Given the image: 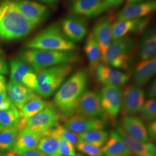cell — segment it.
Wrapping results in <instances>:
<instances>
[{"label":"cell","mask_w":156,"mask_h":156,"mask_svg":"<svg viewBox=\"0 0 156 156\" xmlns=\"http://www.w3.org/2000/svg\"><path fill=\"white\" fill-rule=\"evenodd\" d=\"M88 79L86 69L79 70L57 90L53 104L60 113L62 121L65 122L76 113L79 101L86 90Z\"/></svg>","instance_id":"6da1fadb"},{"label":"cell","mask_w":156,"mask_h":156,"mask_svg":"<svg viewBox=\"0 0 156 156\" xmlns=\"http://www.w3.org/2000/svg\"><path fill=\"white\" fill-rule=\"evenodd\" d=\"M37 27L17 9L14 0H4L0 4V39H23Z\"/></svg>","instance_id":"7a4b0ae2"},{"label":"cell","mask_w":156,"mask_h":156,"mask_svg":"<svg viewBox=\"0 0 156 156\" xmlns=\"http://www.w3.org/2000/svg\"><path fill=\"white\" fill-rule=\"evenodd\" d=\"M20 58L29 64L36 73L60 64H72L79 60L75 51H53L27 49L23 51Z\"/></svg>","instance_id":"3957f363"},{"label":"cell","mask_w":156,"mask_h":156,"mask_svg":"<svg viewBox=\"0 0 156 156\" xmlns=\"http://www.w3.org/2000/svg\"><path fill=\"white\" fill-rule=\"evenodd\" d=\"M27 49L53 51H75L77 46L62 31L61 26L51 24L26 43Z\"/></svg>","instance_id":"277c9868"},{"label":"cell","mask_w":156,"mask_h":156,"mask_svg":"<svg viewBox=\"0 0 156 156\" xmlns=\"http://www.w3.org/2000/svg\"><path fill=\"white\" fill-rule=\"evenodd\" d=\"M71 64H60L48 68L37 73V86L35 93L42 98L51 97L65 82L73 70Z\"/></svg>","instance_id":"5b68a950"},{"label":"cell","mask_w":156,"mask_h":156,"mask_svg":"<svg viewBox=\"0 0 156 156\" xmlns=\"http://www.w3.org/2000/svg\"><path fill=\"white\" fill-rule=\"evenodd\" d=\"M135 42L129 37H123L112 42L106 52L104 64L116 69L128 71L134 58Z\"/></svg>","instance_id":"8992f818"},{"label":"cell","mask_w":156,"mask_h":156,"mask_svg":"<svg viewBox=\"0 0 156 156\" xmlns=\"http://www.w3.org/2000/svg\"><path fill=\"white\" fill-rule=\"evenodd\" d=\"M61 121L62 116L59 112L53 103H48L43 110L26 121L25 128L44 136L50 134Z\"/></svg>","instance_id":"52a82bcc"},{"label":"cell","mask_w":156,"mask_h":156,"mask_svg":"<svg viewBox=\"0 0 156 156\" xmlns=\"http://www.w3.org/2000/svg\"><path fill=\"white\" fill-rule=\"evenodd\" d=\"M101 105L107 120L115 122L121 110L123 91L119 87L105 86L99 94Z\"/></svg>","instance_id":"ba28073f"},{"label":"cell","mask_w":156,"mask_h":156,"mask_svg":"<svg viewBox=\"0 0 156 156\" xmlns=\"http://www.w3.org/2000/svg\"><path fill=\"white\" fill-rule=\"evenodd\" d=\"M10 81L22 84L30 89L37 86V75L31 67L20 58L12 60L9 66Z\"/></svg>","instance_id":"9c48e42d"},{"label":"cell","mask_w":156,"mask_h":156,"mask_svg":"<svg viewBox=\"0 0 156 156\" xmlns=\"http://www.w3.org/2000/svg\"><path fill=\"white\" fill-rule=\"evenodd\" d=\"M145 93L140 87L128 86L123 92L121 115L125 117L138 114L145 103Z\"/></svg>","instance_id":"30bf717a"},{"label":"cell","mask_w":156,"mask_h":156,"mask_svg":"<svg viewBox=\"0 0 156 156\" xmlns=\"http://www.w3.org/2000/svg\"><path fill=\"white\" fill-rule=\"evenodd\" d=\"M75 115L84 117L100 118L108 121L101 105L99 94L91 90H86L84 91L79 101Z\"/></svg>","instance_id":"8fae6325"},{"label":"cell","mask_w":156,"mask_h":156,"mask_svg":"<svg viewBox=\"0 0 156 156\" xmlns=\"http://www.w3.org/2000/svg\"><path fill=\"white\" fill-rule=\"evenodd\" d=\"M17 9L28 21L37 27L49 17V9L31 0H14Z\"/></svg>","instance_id":"7c38bea8"},{"label":"cell","mask_w":156,"mask_h":156,"mask_svg":"<svg viewBox=\"0 0 156 156\" xmlns=\"http://www.w3.org/2000/svg\"><path fill=\"white\" fill-rule=\"evenodd\" d=\"M113 24L112 19L104 17L96 23L91 33L100 48L103 64L106 52L112 43Z\"/></svg>","instance_id":"4fadbf2b"},{"label":"cell","mask_w":156,"mask_h":156,"mask_svg":"<svg viewBox=\"0 0 156 156\" xmlns=\"http://www.w3.org/2000/svg\"><path fill=\"white\" fill-rule=\"evenodd\" d=\"M62 31L68 39L74 44L81 42L86 37L88 30V24L82 17H67L62 23Z\"/></svg>","instance_id":"5bb4252c"},{"label":"cell","mask_w":156,"mask_h":156,"mask_svg":"<svg viewBox=\"0 0 156 156\" xmlns=\"http://www.w3.org/2000/svg\"><path fill=\"white\" fill-rule=\"evenodd\" d=\"M64 126L75 134L94 129H105L107 121L100 118L84 117L75 115L65 121Z\"/></svg>","instance_id":"9a60e30c"},{"label":"cell","mask_w":156,"mask_h":156,"mask_svg":"<svg viewBox=\"0 0 156 156\" xmlns=\"http://www.w3.org/2000/svg\"><path fill=\"white\" fill-rule=\"evenodd\" d=\"M98 81L105 86H122L127 83L131 73L115 69L109 66L101 64L94 71Z\"/></svg>","instance_id":"2e32d148"},{"label":"cell","mask_w":156,"mask_h":156,"mask_svg":"<svg viewBox=\"0 0 156 156\" xmlns=\"http://www.w3.org/2000/svg\"><path fill=\"white\" fill-rule=\"evenodd\" d=\"M149 23L148 17L138 19L117 21L112 27V39L113 41L124 37L130 33L140 34L144 32Z\"/></svg>","instance_id":"e0dca14e"},{"label":"cell","mask_w":156,"mask_h":156,"mask_svg":"<svg viewBox=\"0 0 156 156\" xmlns=\"http://www.w3.org/2000/svg\"><path fill=\"white\" fill-rule=\"evenodd\" d=\"M155 1L130 4L123 8L117 15V21H123L147 16L156 10Z\"/></svg>","instance_id":"ac0fdd59"},{"label":"cell","mask_w":156,"mask_h":156,"mask_svg":"<svg viewBox=\"0 0 156 156\" xmlns=\"http://www.w3.org/2000/svg\"><path fill=\"white\" fill-rule=\"evenodd\" d=\"M116 131L123 139L132 156H156V146L153 144L134 140L119 126H117Z\"/></svg>","instance_id":"d6986e66"},{"label":"cell","mask_w":156,"mask_h":156,"mask_svg":"<svg viewBox=\"0 0 156 156\" xmlns=\"http://www.w3.org/2000/svg\"><path fill=\"white\" fill-rule=\"evenodd\" d=\"M125 133L133 139L141 142H147L149 137L146 126L143 120L134 116L123 117L120 126Z\"/></svg>","instance_id":"ffe728a7"},{"label":"cell","mask_w":156,"mask_h":156,"mask_svg":"<svg viewBox=\"0 0 156 156\" xmlns=\"http://www.w3.org/2000/svg\"><path fill=\"white\" fill-rule=\"evenodd\" d=\"M42 137L28 128H24L19 132L11 152L21 156L26 151L37 149Z\"/></svg>","instance_id":"44dd1931"},{"label":"cell","mask_w":156,"mask_h":156,"mask_svg":"<svg viewBox=\"0 0 156 156\" xmlns=\"http://www.w3.org/2000/svg\"><path fill=\"white\" fill-rule=\"evenodd\" d=\"M6 93L12 105L19 110L35 94V91L33 90L11 81L6 84Z\"/></svg>","instance_id":"7402d4cb"},{"label":"cell","mask_w":156,"mask_h":156,"mask_svg":"<svg viewBox=\"0 0 156 156\" xmlns=\"http://www.w3.org/2000/svg\"><path fill=\"white\" fill-rule=\"evenodd\" d=\"M156 71V57L149 60H142L134 71L133 80L135 86L141 87L147 83Z\"/></svg>","instance_id":"603a6c76"},{"label":"cell","mask_w":156,"mask_h":156,"mask_svg":"<svg viewBox=\"0 0 156 156\" xmlns=\"http://www.w3.org/2000/svg\"><path fill=\"white\" fill-rule=\"evenodd\" d=\"M104 156H132L123 139L116 131H112L102 147Z\"/></svg>","instance_id":"cb8c5ba5"},{"label":"cell","mask_w":156,"mask_h":156,"mask_svg":"<svg viewBox=\"0 0 156 156\" xmlns=\"http://www.w3.org/2000/svg\"><path fill=\"white\" fill-rule=\"evenodd\" d=\"M104 0H73L71 12L74 16L93 17L98 13Z\"/></svg>","instance_id":"d4e9b609"},{"label":"cell","mask_w":156,"mask_h":156,"mask_svg":"<svg viewBox=\"0 0 156 156\" xmlns=\"http://www.w3.org/2000/svg\"><path fill=\"white\" fill-rule=\"evenodd\" d=\"M156 33L154 28L147 29L142 36L140 48L142 60H149L156 57Z\"/></svg>","instance_id":"484cf974"},{"label":"cell","mask_w":156,"mask_h":156,"mask_svg":"<svg viewBox=\"0 0 156 156\" xmlns=\"http://www.w3.org/2000/svg\"><path fill=\"white\" fill-rule=\"evenodd\" d=\"M84 50L89 62L90 70L94 72L96 68L101 64L102 60L100 48L91 33L90 34L86 41Z\"/></svg>","instance_id":"4316f807"},{"label":"cell","mask_w":156,"mask_h":156,"mask_svg":"<svg viewBox=\"0 0 156 156\" xmlns=\"http://www.w3.org/2000/svg\"><path fill=\"white\" fill-rule=\"evenodd\" d=\"M48 104V102H46L44 98L35 94L19 110L21 118L27 120L33 117L43 110Z\"/></svg>","instance_id":"83f0119b"},{"label":"cell","mask_w":156,"mask_h":156,"mask_svg":"<svg viewBox=\"0 0 156 156\" xmlns=\"http://www.w3.org/2000/svg\"><path fill=\"white\" fill-rule=\"evenodd\" d=\"M79 140L101 147L108 139L109 134L105 129H94L78 134Z\"/></svg>","instance_id":"f1b7e54d"},{"label":"cell","mask_w":156,"mask_h":156,"mask_svg":"<svg viewBox=\"0 0 156 156\" xmlns=\"http://www.w3.org/2000/svg\"><path fill=\"white\" fill-rule=\"evenodd\" d=\"M58 146L59 139L49 134L41 138L37 149L48 156H60L58 153Z\"/></svg>","instance_id":"f546056e"},{"label":"cell","mask_w":156,"mask_h":156,"mask_svg":"<svg viewBox=\"0 0 156 156\" xmlns=\"http://www.w3.org/2000/svg\"><path fill=\"white\" fill-rule=\"evenodd\" d=\"M20 130L16 127L3 128L0 131V151H12L16 143Z\"/></svg>","instance_id":"4dcf8cb0"},{"label":"cell","mask_w":156,"mask_h":156,"mask_svg":"<svg viewBox=\"0 0 156 156\" xmlns=\"http://www.w3.org/2000/svg\"><path fill=\"white\" fill-rule=\"evenodd\" d=\"M20 119V111L14 105L6 110L0 111V126L3 128L16 127Z\"/></svg>","instance_id":"1f68e13d"},{"label":"cell","mask_w":156,"mask_h":156,"mask_svg":"<svg viewBox=\"0 0 156 156\" xmlns=\"http://www.w3.org/2000/svg\"><path fill=\"white\" fill-rule=\"evenodd\" d=\"M50 134H52L59 139H62L68 142L74 146L76 145L79 141L78 134L71 131L60 124L54 128L50 132Z\"/></svg>","instance_id":"d6a6232c"},{"label":"cell","mask_w":156,"mask_h":156,"mask_svg":"<svg viewBox=\"0 0 156 156\" xmlns=\"http://www.w3.org/2000/svg\"><path fill=\"white\" fill-rule=\"evenodd\" d=\"M140 112L143 120L146 122H151L156 120V100H149L147 101L144 103Z\"/></svg>","instance_id":"836d02e7"},{"label":"cell","mask_w":156,"mask_h":156,"mask_svg":"<svg viewBox=\"0 0 156 156\" xmlns=\"http://www.w3.org/2000/svg\"><path fill=\"white\" fill-rule=\"evenodd\" d=\"M76 146L78 151L88 156H104L101 147L95 146L80 140Z\"/></svg>","instance_id":"e575fe53"},{"label":"cell","mask_w":156,"mask_h":156,"mask_svg":"<svg viewBox=\"0 0 156 156\" xmlns=\"http://www.w3.org/2000/svg\"><path fill=\"white\" fill-rule=\"evenodd\" d=\"M58 153L60 156H76L74 145L62 139H59Z\"/></svg>","instance_id":"d590c367"},{"label":"cell","mask_w":156,"mask_h":156,"mask_svg":"<svg viewBox=\"0 0 156 156\" xmlns=\"http://www.w3.org/2000/svg\"><path fill=\"white\" fill-rule=\"evenodd\" d=\"M124 1V0H104L98 13V16L104 12L120 6L123 4Z\"/></svg>","instance_id":"8d00e7d4"},{"label":"cell","mask_w":156,"mask_h":156,"mask_svg":"<svg viewBox=\"0 0 156 156\" xmlns=\"http://www.w3.org/2000/svg\"><path fill=\"white\" fill-rule=\"evenodd\" d=\"M6 92L0 93V111H5L12 106Z\"/></svg>","instance_id":"74e56055"},{"label":"cell","mask_w":156,"mask_h":156,"mask_svg":"<svg viewBox=\"0 0 156 156\" xmlns=\"http://www.w3.org/2000/svg\"><path fill=\"white\" fill-rule=\"evenodd\" d=\"M147 133L149 137L151 139L156 140V120L149 122L146 127Z\"/></svg>","instance_id":"f35d334b"},{"label":"cell","mask_w":156,"mask_h":156,"mask_svg":"<svg viewBox=\"0 0 156 156\" xmlns=\"http://www.w3.org/2000/svg\"><path fill=\"white\" fill-rule=\"evenodd\" d=\"M147 97L149 100H155L156 98V80L151 83L147 91Z\"/></svg>","instance_id":"ab89813d"},{"label":"cell","mask_w":156,"mask_h":156,"mask_svg":"<svg viewBox=\"0 0 156 156\" xmlns=\"http://www.w3.org/2000/svg\"><path fill=\"white\" fill-rule=\"evenodd\" d=\"M9 73V68L5 60L0 57V75H7Z\"/></svg>","instance_id":"60d3db41"},{"label":"cell","mask_w":156,"mask_h":156,"mask_svg":"<svg viewBox=\"0 0 156 156\" xmlns=\"http://www.w3.org/2000/svg\"><path fill=\"white\" fill-rule=\"evenodd\" d=\"M21 156H48L45 153L38 150L37 148L31 151H26L22 154Z\"/></svg>","instance_id":"b9f144b4"},{"label":"cell","mask_w":156,"mask_h":156,"mask_svg":"<svg viewBox=\"0 0 156 156\" xmlns=\"http://www.w3.org/2000/svg\"><path fill=\"white\" fill-rule=\"evenodd\" d=\"M6 79L4 75H0V93L6 92Z\"/></svg>","instance_id":"7bdbcfd3"},{"label":"cell","mask_w":156,"mask_h":156,"mask_svg":"<svg viewBox=\"0 0 156 156\" xmlns=\"http://www.w3.org/2000/svg\"><path fill=\"white\" fill-rule=\"evenodd\" d=\"M36 1H39L45 5L53 6L56 5L60 0H36Z\"/></svg>","instance_id":"ee69618b"},{"label":"cell","mask_w":156,"mask_h":156,"mask_svg":"<svg viewBox=\"0 0 156 156\" xmlns=\"http://www.w3.org/2000/svg\"><path fill=\"white\" fill-rule=\"evenodd\" d=\"M141 1H142V0H127V2H128V3H129V4H134V3L139 2Z\"/></svg>","instance_id":"f6af8a7d"},{"label":"cell","mask_w":156,"mask_h":156,"mask_svg":"<svg viewBox=\"0 0 156 156\" xmlns=\"http://www.w3.org/2000/svg\"><path fill=\"white\" fill-rule=\"evenodd\" d=\"M5 156H19V155H17L15 153H13L12 152H10L9 153H8Z\"/></svg>","instance_id":"bcb514c9"},{"label":"cell","mask_w":156,"mask_h":156,"mask_svg":"<svg viewBox=\"0 0 156 156\" xmlns=\"http://www.w3.org/2000/svg\"><path fill=\"white\" fill-rule=\"evenodd\" d=\"M2 129H3V127H2V126H0V131H1Z\"/></svg>","instance_id":"7dc6e473"},{"label":"cell","mask_w":156,"mask_h":156,"mask_svg":"<svg viewBox=\"0 0 156 156\" xmlns=\"http://www.w3.org/2000/svg\"><path fill=\"white\" fill-rule=\"evenodd\" d=\"M3 53V51H2V50H1V49H0V54H2Z\"/></svg>","instance_id":"c3c4849f"},{"label":"cell","mask_w":156,"mask_h":156,"mask_svg":"<svg viewBox=\"0 0 156 156\" xmlns=\"http://www.w3.org/2000/svg\"><path fill=\"white\" fill-rule=\"evenodd\" d=\"M78 156H82V155H81V154H78Z\"/></svg>","instance_id":"681fc988"},{"label":"cell","mask_w":156,"mask_h":156,"mask_svg":"<svg viewBox=\"0 0 156 156\" xmlns=\"http://www.w3.org/2000/svg\"><path fill=\"white\" fill-rule=\"evenodd\" d=\"M70 1H73V0H70Z\"/></svg>","instance_id":"f907efd6"},{"label":"cell","mask_w":156,"mask_h":156,"mask_svg":"<svg viewBox=\"0 0 156 156\" xmlns=\"http://www.w3.org/2000/svg\"><path fill=\"white\" fill-rule=\"evenodd\" d=\"M78 156V155H77V156Z\"/></svg>","instance_id":"816d5d0a"},{"label":"cell","mask_w":156,"mask_h":156,"mask_svg":"<svg viewBox=\"0 0 156 156\" xmlns=\"http://www.w3.org/2000/svg\"></svg>","instance_id":"f5cc1de1"}]
</instances>
